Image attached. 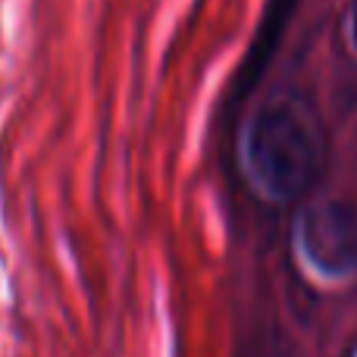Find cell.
<instances>
[{"instance_id": "6da1fadb", "label": "cell", "mask_w": 357, "mask_h": 357, "mask_svg": "<svg viewBox=\"0 0 357 357\" xmlns=\"http://www.w3.org/2000/svg\"><path fill=\"white\" fill-rule=\"evenodd\" d=\"M245 160L254 185L270 201H295L320 178L326 138L298 98H276L251 119Z\"/></svg>"}, {"instance_id": "7a4b0ae2", "label": "cell", "mask_w": 357, "mask_h": 357, "mask_svg": "<svg viewBox=\"0 0 357 357\" xmlns=\"http://www.w3.org/2000/svg\"><path fill=\"white\" fill-rule=\"evenodd\" d=\"M304 257L323 276L357 270V210L345 201H320L301 220Z\"/></svg>"}, {"instance_id": "3957f363", "label": "cell", "mask_w": 357, "mask_h": 357, "mask_svg": "<svg viewBox=\"0 0 357 357\" xmlns=\"http://www.w3.org/2000/svg\"><path fill=\"white\" fill-rule=\"evenodd\" d=\"M351 31H354V44H357V0H354V13H351Z\"/></svg>"}]
</instances>
